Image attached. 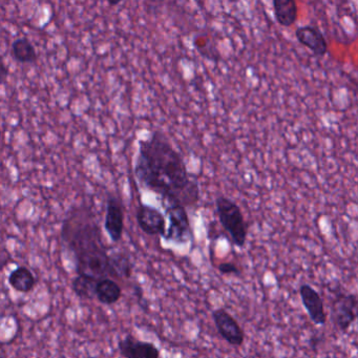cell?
<instances>
[{"label":"cell","mask_w":358,"mask_h":358,"mask_svg":"<svg viewBox=\"0 0 358 358\" xmlns=\"http://www.w3.org/2000/svg\"><path fill=\"white\" fill-rule=\"evenodd\" d=\"M133 171L141 186L160 196L164 204L188 207L200 201L196 177L190 174L182 155L160 131L140 140Z\"/></svg>","instance_id":"6da1fadb"},{"label":"cell","mask_w":358,"mask_h":358,"mask_svg":"<svg viewBox=\"0 0 358 358\" xmlns=\"http://www.w3.org/2000/svg\"><path fill=\"white\" fill-rule=\"evenodd\" d=\"M60 238L74 257L77 274L97 281L114 279L111 255L92 208L86 205L71 208L62 223Z\"/></svg>","instance_id":"7a4b0ae2"},{"label":"cell","mask_w":358,"mask_h":358,"mask_svg":"<svg viewBox=\"0 0 358 358\" xmlns=\"http://www.w3.org/2000/svg\"><path fill=\"white\" fill-rule=\"evenodd\" d=\"M216 216L237 247L243 248L247 241L248 224L241 207L235 201L225 196H219L214 202Z\"/></svg>","instance_id":"3957f363"},{"label":"cell","mask_w":358,"mask_h":358,"mask_svg":"<svg viewBox=\"0 0 358 358\" xmlns=\"http://www.w3.org/2000/svg\"><path fill=\"white\" fill-rule=\"evenodd\" d=\"M168 228L163 239L166 242L184 245L194 241V235L186 207L179 203L164 204Z\"/></svg>","instance_id":"277c9868"},{"label":"cell","mask_w":358,"mask_h":358,"mask_svg":"<svg viewBox=\"0 0 358 358\" xmlns=\"http://www.w3.org/2000/svg\"><path fill=\"white\" fill-rule=\"evenodd\" d=\"M332 318L340 331L347 332L357 316V298L354 293H338L331 306Z\"/></svg>","instance_id":"5b68a950"},{"label":"cell","mask_w":358,"mask_h":358,"mask_svg":"<svg viewBox=\"0 0 358 358\" xmlns=\"http://www.w3.org/2000/svg\"><path fill=\"white\" fill-rule=\"evenodd\" d=\"M166 216L161 210L149 204L139 203L136 212V220L140 229L144 232L145 235H159L164 238L166 232Z\"/></svg>","instance_id":"8992f818"},{"label":"cell","mask_w":358,"mask_h":358,"mask_svg":"<svg viewBox=\"0 0 358 358\" xmlns=\"http://www.w3.org/2000/svg\"><path fill=\"white\" fill-rule=\"evenodd\" d=\"M212 320L225 342L233 347H241L245 340V333L239 322L225 309H216L212 312Z\"/></svg>","instance_id":"52a82bcc"},{"label":"cell","mask_w":358,"mask_h":358,"mask_svg":"<svg viewBox=\"0 0 358 358\" xmlns=\"http://www.w3.org/2000/svg\"><path fill=\"white\" fill-rule=\"evenodd\" d=\"M104 229L114 243L121 241L124 231V210L121 200L116 194L108 192L106 199Z\"/></svg>","instance_id":"ba28073f"},{"label":"cell","mask_w":358,"mask_h":358,"mask_svg":"<svg viewBox=\"0 0 358 358\" xmlns=\"http://www.w3.org/2000/svg\"><path fill=\"white\" fill-rule=\"evenodd\" d=\"M298 293L311 322L316 326H324L327 322V314L324 311V300L320 293L308 284H303L298 289Z\"/></svg>","instance_id":"9c48e42d"},{"label":"cell","mask_w":358,"mask_h":358,"mask_svg":"<svg viewBox=\"0 0 358 358\" xmlns=\"http://www.w3.org/2000/svg\"><path fill=\"white\" fill-rule=\"evenodd\" d=\"M118 349L124 358H160V349L153 342H142L133 334L120 340Z\"/></svg>","instance_id":"30bf717a"},{"label":"cell","mask_w":358,"mask_h":358,"mask_svg":"<svg viewBox=\"0 0 358 358\" xmlns=\"http://www.w3.org/2000/svg\"><path fill=\"white\" fill-rule=\"evenodd\" d=\"M295 38L308 48L316 57H324L328 53V41L324 33L314 25H302L295 29Z\"/></svg>","instance_id":"8fae6325"},{"label":"cell","mask_w":358,"mask_h":358,"mask_svg":"<svg viewBox=\"0 0 358 358\" xmlns=\"http://www.w3.org/2000/svg\"><path fill=\"white\" fill-rule=\"evenodd\" d=\"M272 5L275 21L279 25L290 27L298 21V7L294 0H274Z\"/></svg>","instance_id":"7c38bea8"},{"label":"cell","mask_w":358,"mask_h":358,"mask_svg":"<svg viewBox=\"0 0 358 358\" xmlns=\"http://www.w3.org/2000/svg\"><path fill=\"white\" fill-rule=\"evenodd\" d=\"M95 295L99 303L106 306H111L119 302L122 296V289L115 279L106 277L98 281Z\"/></svg>","instance_id":"4fadbf2b"},{"label":"cell","mask_w":358,"mask_h":358,"mask_svg":"<svg viewBox=\"0 0 358 358\" xmlns=\"http://www.w3.org/2000/svg\"><path fill=\"white\" fill-rule=\"evenodd\" d=\"M10 286L21 293H29L36 286L34 274L27 267H17L10 273L8 279Z\"/></svg>","instance_id":"5bb4252c"},{"label":"cell","mask_w":358,"mask_h":358,"mask_svg":"<svg viewBox=\"0 0 358 358\" xmlns=\"http://www.w3.org/2000/svg\"><path fill=\"white\" fill-rule=\"evenodd\" d=\"M12 56L21 64H34L38 59L36 49L25 37L15 39L12 43Z\"/></svg>","instance_id":"9a60e30c"},{"label":"cell","mask_w":358,"mask_h":358,"mask_svg":"<svg viewBox=\"0 0 358 358\" xmlns=\"http://www.w3.org/2000/svg\"><path fill=\"white\" fill-rule=\"evenodd\" d=\"M97 283V279L77 275L73 279V291L81 300H94L96 298L95 291Z\"/></svg>","instance_id":"2e32d148"},{"label":"cell","mask_w":358,"mask_h":358,"mask_svg":"<svg viewBox=\"0 0 358 358\" xmlns=\"http://www.w3.org/2000/svg\"><path fill=\"white\" fill-rule=\"evenodd\" d=\"M111 266L114 279H129L133 273V264L129 255L123 253L111 255Z\"/></svg>","instance_id":"e0dca14e"},{"label":"cell","mask_w":358,"mask_h":358,"mask_svg":"<svg viewBox=\"0 0 358 358\" xmlns=\"http://www.w3.org/2000/svg\"><path fill=\"white\" fill-rule=\"evenodd\" d=\"M218 270L222 273V274H241V271L238 268L237 265L231 261H224V263L220 264L218 266Z\"/></svg>","instance_id":"ac0fdd59"},{"label":"cell","mask_w":358,"mask_h":358,"mask_svg":"<svg viewBox=\"0 0 358 358\" xmlns=\"http://www.w3.org/2000/svg\"><path fill=\"white\" fill-rule=\"evenodd\" d=\"M10 70L5 64V59L0 55V86L7 82L8 77H9Z\"/></svg>","instance_id":"d6986e66"},{"label":"cell","mask_w":358,"mask_h":358,"mask_svg":"<svg viewBox=\"0 0 358 358\" xmlns=\"http://www.w3.org/2000/svg\"><path fill=\"white\" fill-rule=\"evenodd\" d=\"M120 1H108V5H112V7H115V5H119Z\"/></svg>","instance_id":"ffe728a7"}]
</instances>
